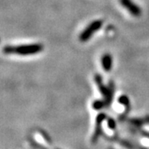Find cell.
Wrapping results in <instances>:
<instances>
[{
	"mask_svg": "<svg viewBox=\"0 0 149 149\" xmlns=\"http://www.w3.org/2000/svg\"><path fill=\"white\" fill-rule=\"evenodd\" d=\"M43 46L40 43L19 45V46H6L3 48L5 54H16L20 56H31L42 52Z\"/></svg>",
	"mask_w": 149,
	"mask_h": 149,
	"instance_id": "cell-1",
	"label": "cell"
},
{
	"mask_svg": "<svg viewBox=\"0 0 149 149\" xmlns=\"http://www.w3.org/2000/svg\"><path fill=\"white\" fill-rule=\"evenodd\" d=\"M103 21L102 20H95L91 22L86 28H85V30L80 33L79 39L81 42H87L91 39V37H93V35L97 32L103 26Z\"/></svg>",
	"mask_w": 149,
	"mask_h": 149,
	"instance_id": "cell-2",
	"label": "cell"
},
{
	"mask_svg": "<svg viewBox=\"0 0 149 149\" xmlns=\"http://www.w3.org/2000/svg\"><path fill=\"white\" fill-rule=\"evenodd\" d=\"M120 4L128 11V13L134 17H139L142 14V9L133 0H119Z\"/></svg>",
	"mask_w": 149,
	"mask_h": 149,
	"instance_id": "cell-3",
	"label": "cell"
},
{
	"mask_svg": "<svg viewBox=\"0 0 149 149\" xmlns=\"http://www.w3.org/2000/svg\"><path fill=\"white\" fill-rule=\"evenodd\" d=\"M101 63H102V67L104 71L109 72L112 69V66H113V57L110 54L106 53L104 54L101 59Z\"/></svg>",
	"mask_w": 149,
	"mask_h": 149,
	"instance_id": "cell-4",
	"label": "cell"
}]
</instances>
